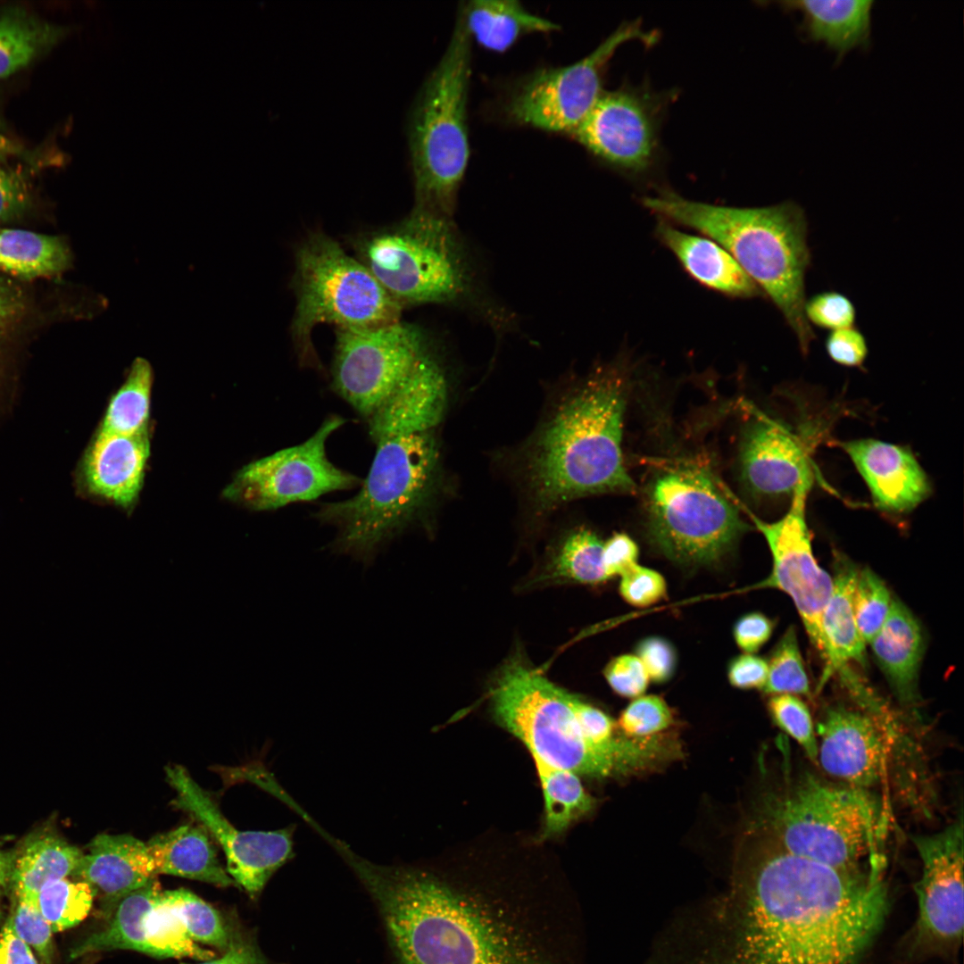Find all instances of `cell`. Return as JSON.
<instances>
[{
    "label": "cell",
    "mask_w": 964,
    "mask_h": 964,
    "mask_svg": "<svg viewBox=\"0 0 964 964\" xmlns=\"http://www.w3.org/2000/svg\"><path fill=\"white\" fill-rule=\"evenodd\" d=\"M87 848L71 877L101 895L108 915L123 896L157 876L146 843L130 835L100 834Z\"/></svg>",
    "instance_id": "obj_22"
},
{
    "label": "cell",
    "mask_w": 964,
    "mask_h": 964,
    "mask_svg": "<svg viewBox=\"0 0 964 964\" xmlns=\"http://www.w3.org/2000/svg\"><path fill=\"white\" fill-rule=\"evenodd\" d=\"M620 577L619 594L630 605L650 606L662 600L667 594V584L663 576L638 563Z\"/></svg>",
    "instance_id": "obj_45"
},
{
    "label": "cell",
    "mask_w": 964,
    "mask_h": 964,
    "mask_svg": "<svg viewBox=\"0 0 964 964\" xmlns=\"http://www.w3.org/2000/svg\"><path fill=\"white\" fill-rule=\"evenodd\" d=\"M809 429L758 415L744 428L739 449L740 475L745 488L757 497L792 495L813 485Z\"/></svg>",
    "instance_id": "obj_20"
},
{
    "label": "cell",
    "mask_w": 964,
    "mask_h": 964,
    "mask_svg": "<svg viewBox=\"0 0 964 964\" xmlns=\"http://www.w3.org/2000/svg\"><path fill=\"white\" fill-rule=\"evenodd\" d=\"M544 798V835L562 832L572 821L590 811L593 798L585 791L578 774L535 762Z\"/></svg>",
    "instance_id": "obj_35"
},
{
    "label": "cell",
    "mask_w": 964,
    "mask_h": 964,
    "mask_svg": "<svg viewBox=\"0 0 964 964\" xmlns=\"http://www.w3.org/2000/svg\"><path fill=\"white\" fill-rule=\"evenodd\" d=\"M778 774L763 790L746 829L778 848L835 867L885 866L887 819L870 790L794 765L786 739Z\"/></svg>",
    "instance_id": "obj_4"
},
{
    "label": "cell",
    "mask_w": 964,
    "mask_h": 964,
    "mask_svg": "<svg viewBox=\"0 0 964 964\" xmlns=\"http://www.w3.org/2000/svg\"><path fill=\"white\" fill-rule=\"evenodd\" d=\"M673 720L672 711L661 697L641 695L621 712L617 727L627 737L647 738L669 728Z\"/></svg>",
    "instance_id": "obj_42"
},
{
    "label": "cell",
    "mask_w": 964,
    "mask_h": 964,
    "mask_svg": "<svg viewBox=\"0 0 964 964\" xmlns=\"http://www.w3.org/2000/svg\"><path fill=\"white\" fill-rule=\"evenodd\" d=\"M9 312V303L4 293L0 288V320H3Z\"/></svg>",
    "instance_id": "obj_57"
},
{
    "label": "cell",
    "mask_w": 964,
    "mask_h": 964,
    "mask_svg": "<svg viewBox=\"0 0 964 964\" xmlns=\"http://www.w3.org/2000/svg\"><path fill=\"white\" fill-rule=\"evenodd\" d=\"M345 420L328 417L308 439L244 466L223 496L254 511H271L292 503L360 486L362 479L329 461L326 443Z\"/></svg>",
    "instance_id": "obj_14"
},
{
    "label": "cell",
    "mask_w": 964,
    "mask_h": 964,
    "mask_svg": "<svg viewBox=\"0 0 964 964\" xmlns=\"http://www.w3.org/2000/svg\"><path fill=\"white\" fill-rule=\"evenodd\" d=\"M661 220L694 229L723 246L783 314L807 355L816 335L804 315L810 264L807 220L793 202L732 207L693 201L671 191L644 196Z\"/></svg>",
    "instance_id": "obj_6"
},
{
    "label": "cell",
    "mask_w": 964,
    "mask_h": 964,
    "mask_svg": "<svg viewBox=\"0 0 964 964\" xmlns=\"http://www.w3.org/2000/svg\"><path fill=\"white\" fill-rule=\"evenodd\" d=\"M189 964V963H181ZM197 964H269L256 945L242 935H232L230 943L220 958L201 960Z\"/></svg>",
    "instance_id": "obj_54"
},
{
    "label": "cell",
    "mask_w": 964,
    "mask_h": 964,
    "mask_svg": "<svg viewBox=\"0 0 964 964\" xmlns=\"http://www.w3.org/2000/svg\"><path fill=\"white\" fill-rule=\"evenodd\" d=\"M635 40L650 45L656 35L645 31L640 21L624 22L579 61L530 74L509 97V118L519 125L572 135L604 91L608 62L622 45Z\"/></svg>",
    "instance_id": "obj_12"
},
{
    "label": "cell",
    "mask_w": 964,
    "mask_h": 964,
    "mask_svg": "<svg viewBox=\"0 0 964 964\" xmlns=\"http://www.w3.org/2000/svg\"><path fill=\"white\" fill-rule=\"evenodd\" d=\"M165 775L176 792L172 805L191 814L220 844L229 875L251 896L258 895L270 877L294 858L295 824L272 831L238 830L183 766L169 765Z\"/></svg>",
    "instance_id": "obj_17"
},
{
    "label": "cell",
    "mask_w": 964,
    "mask_h": 964,
    "mask_svg": "<svg viewBox=\"0 0 964 964\" xmlns=\"http://www.w3.org/2000/svg\"><path fill=\"white\" fill-rule=\"evenodd\" d=\"M28 203L29 194L22 180L0 168V222L21 214Z\"/></svg>",
    "instance_id": "obj_52"
},
{
    "label": "cell",
    "mask_w": 964,
    "mask_h": 964,
    "mask_svg": "<svg viewBox=\"0 0 964 964\" xmlns=\"http://www.w3.org/2000/svg\"><path fill=\"white\" fill-rule=\"evenodd\" d=\"M12 860V851H6L0 846V902L5 893L10 892ZM2 918L3 912L0 905V919Z\"/></svg>",
    "instance_id": "obj_55"
},
{
    "label": "cell",
    "mask_w": 964,
    "mask_h": 964,
    "mask_svg": "<svg viewBox=\"0 0 964 964\" xmlns=\"http://www.w3.org/2000/svg\"><path fill=\"white\" fill-rule=\"evenodd\" d=\"M353 249L402 309L456 303L473 291L470 258L451 217L414 206L400 222L357 237Z\"/></svg>",
    "instance_id": "obj_8"
},
{
    "label": "cell",
    "mask_w": 964,
    "mask_h": 964,
    "mask_svg": "<svg viewBox=\"0 0 964 964\" xmlns=\"http://www.w3.org/2000/svg\"><path fill=\"white\" fill-rule=\"evenodd\" d=\"M810 488L800 487L792 496L787 512L778 520L765 522L752 515L763 535L772 556L770 574L759 586L788 594L802 619L808 636L827 662V647L821 629L823 611L833 591V578L816 561L811 535L806 522L805 506Z\"/></svg>",
    "instance_id": "obj_16"
},
{
    "label": "cell",
    "mask_w": 964,
    "mask_h": 964,
    "mask_svg": "<svg viewBox=\"0 0 964 964\" xmlns=\"http://www.w3.org/2000/svg\"><path fill=\"white\" fill-rule=\"evenodd\" d=\"M153 378L151 364L136 358L125 381L111 398L98 430L121 435L147 433Z\"/></svg>",
    "instance_id": "obj_34"
},
{
    "label": "cell",
    "mask_w": 964,
    "mask_h": 964,
    "mask_svg": "<svg viewBox=\"0 0 964 964\" xmlns=\"http://www.w3.org/2000/svg\"><path fill=\"white\" fill-rule=\"evenodd\" d=\"M834 567L833 591L821 618L827 662L818 686L819 690L835 675H839L846 686L857 677L849 664L855 661L864 665L866 661V643L858 629L853 610L859 570L842 555L835 557Z\"/></svg>",
    "instance_id": "obj_24"
},
{
    "label": "cell",
    "mask_w": 964,
    "mask_h": 964,
    "mask_svg": "<svg viewBox=\"0 0 964 964\" xmlns=\"http://www.w3.org/2000/svg\"><path fill=\"white\" fill-rule=\"evenodd\" d=\"M204 827L183 825L146 843L156 875L166 874L220 886L235 885L221 867Z\"/></svg>",
    "instance_id": "obj_29"
},
{
    "label": "cell",
    "mask_w": 964,
    "mask_h": 964,
    "mask_svg": "<svg viewBox=\"0 0 964 964\" xmlns=\"http://www.w3.org/2000/svg\"><path fill=\"white\" fill-rule=\"evenodd\" d=\"M663 97L643 87L603 91L571 135L593 155L628 175L653 165Z\"/></svg>",
    "instance_id": "obj_18"
},
{
    "label": "cell",
    "mask_w": 964,
    "mask_h": 964,
    "mask_svg": "<svg viewBox=\"0 0 964 964\" xmlns=\"http://www.w3.org/2000/svg\"><path fill=\"white\" fill-rule=\"evenodd\" d=\"M625 409L626 376L617 365L592 373L560 403L538 435L528 464L543 507L635 492L621 447Z\"/></svg>",
    "instance_id": "obj_5"
},
{
    "label": "cell",
    "mask_w": 964,
    "mask_h": 964,
    "mask_svg": "<svg viewBox=\"0 0 964 964\" xmlns=\"http://www.w3.org/2000/svg\"><path fill=\"white\" fill-rule=\"evenodd\" d=\"M893 598L884 581L871 569L859 570L853 595L856 624L865 643L880 630Z\"/></svg>",
    "instance_id": "obj_40"
},
{
    "label": "cell",
    "mask_w": 964,
    "mask_h": 964,
    "mask_svg": "<svg viewBox=\"0 0 964 964\" xmlns=\"http://www.w3.org/2000/svg\"><path fill=\"white\" fill-rule=\"evenodd\" d=\"M869 644L898 702L915 711L919 702L918 681L924 652L918 621L902 602L893 599L885 623Z\"/></svg>",
    "instance_id": "obj_25"
},
{
    "label": "cell",
    "mask_w": 964,
    "mask_h": 964,
    "mask_svg": "<svg viewBox=\"0 0 964 964\" xmlns=\"http://www.w3.org/2000/svg\"><path fill=\"white\" fill-rule=\"evenodd\" d=\"M446 403L445 372L431 351L367 418L376 449L358 493L315 513L337 529L331 551L370 566L420 516L437 485L436 428Z\"/></svg>",
    "instance_id": "obj_3"
},
{
    "label": "cell",
    "mask_w": 964,
    "mask_h": 964,
    "mask_svg": "<svg viewBox=\"0 0 964 964\" xmlns=\"http://www.w3.org/2000/svg\"><path fill=\"white\" fill-rule=\"evenodd\" d=\"M768 709L773 721L817 761L818 740L808 706L794 694H782L769 700Z\"/></svg>",
    "instance_id": "obj_41"
},
{
    "label": "cell",
    "mask_w": 964,
    "mask_h": 964,
    "mask_svg": "<svg viewBox=\"0 0 964 964\" xmlns=\"http://www.w3.org/2000/svg\"><path fill=\"white\" fill-rule=\"evenodd\" d=\"M898 733L865 711L829 706L817 727V761L835 781L869 790L884 777Z\"/></svg>",
    "instance_id": "obj_19"
},
{
    "label": "cell",
    "mask_w": 964,
    "mask_h": 964,
    "mask_svg": "<svg viewBox=\"0 0 964 964\" xmlns=\"http://www.w3.org/2000/svg\"><path fill=\"white\" fill-rule=\"evenodd\" d=\"M577 696L518 655L500 668L490 690L496 721L527 746L535 762L596 777L620 771L611 755L586 737Z\"/></svg>",
    "instance_id": "obj_9"
},
{
    "label": "cell",
    "mask_w": 964,
    "mask_h": 964,
    "mask_svg": "<svg viewBox=\"0 0 964 964\" xmlns=\"http://www.w3.org/2000/svg\"><path fill=\"white\" fill-rule=\"evenodd\" d=\"M921 860L914 889L918 917L910 950L921 955L949 956L962 943L964 927L962 810L943 829L910 836Z\"/></svg>",
    "instance_id": "obj_15"
},
{
    "label": "cell",
    "mask_w": 964,
    "mask_h": 964,
    "mask_svg": "<svg viewBox=\"0 0 964 964\" xmlns=\"http://www.w3.org/2000/svg\"><path fill=\"white\" fill-rule=\"evenodd\" d=\"M872 1L800 0L785 1L787 9L799 10L808 35L840 53L866 41L869 34Z\"/></svg>",
    "instance_id": "obj_31"
},
{
    "label": "cell",
    "mask_w": 964,
    "mask_h": 964,
    "mask_svg": "<svg viewBox=\"0 0 964 964\" xmlns=\"http://www.w3.org/2000/svg\"><path fill=\"white\" fill-rule=\"evenodd\" d=\"M471 40L457 14L449 44L419 92L408 145L415 204L453 217L470 158L468 96Z\"/></svg>",
    "instance_id": "obj_7"
},
{
    "label": "cell",
    "mask_w": 964,
    "mask_h": 964,
    "mask_svg": "<svg viewBox=\"0 0 964 964\" xmlns=\"http://www.w3.org/2000/svg\"><path fill=\"white\" fill-rule=\"evenodd\" d=\"M656 235L702 286L735 298L763 295L734 257L714 240L680 230L663 220L656 227Z\"/></svg>",
    "instance_id": "obj_26"
},
{
    "label": "cell",
    "mask_w": 964,
    "mask_h": 964,
    "mask_svg": "<svg viewBox=\"0 0 964 964\" xmlns=\"http://www.w3.org/2000/svg\"><path fill=\"white\" fill-rule=\"evenodd\" d=\"M0 964H38L31 948L13 930L9 918L0 929Z\"/></svg>",
    "instance_id": "obj_53"
},
{
    "label": "cell",
    "mask_w": 964,
    "mask_h": 964,
    "mask_svg": "<svg viewBox=\"0 0 964 964\" xmlns=\"http://www.w3.org/2000/svg\"><path fill=\"white\" fill-rule=\"evenodd\" d=\"M150 454L149 433L121 435L97 431L82 463L89 493L128 509L143 486Z\"/></svg>",
    "instance_id": "obj_23"
},
{
    "label": "cell",
    "mask_w": 964,
    "mask_h": 964,
    "mask_svg": "<svg viewBox=\"0 0 964 964\" xmlns=\"http://www.w3.org/2000/svg\"><path fill=\"white\" fill-rule=\"evenodd\" d=\"M21 149L12 141L0 133V156L18 154Z\"/></svg>",
    "instance_id": "obj_56"
},
{
    "label": "cell",
    "mask_w": 964,
    "mask_h": 964,
    "mask_svg": "<svg viewBox=\"0 0 964 964\" xmlns=\"http://www.w3.org/2000/svg\"><path fill=\"white\" fill-rule=\"evenodd\" d=\"M162 889L155 878L123 896L102 930L76 944L70 959L111 950H133L160 958L157 921L153 910Z\"/></svg>",
    "instance_id": "obj_27"
},
{
    "label": "cell",
    "mask_w": 964,
    "mask_h": 964,
    "mask_svg": "<svg viewBox=\"0 0 964 964\" xmlns=\"http://www.w3.org/2000/svg\"><path fill=\"white\" fill-rule=\"evenodd\" d=\"M557 578L594 585L608 580L603 562V542L593 531L579 528L561 544L553 564Z\"/></svg>",
    "instance_id": "obj_37"
},
{
    "label": "cell",
    "mask_w": 964,
    "mask_h": 964,
    "mask_svg": "<svg viewBox=\"0 0 964 964\" xmlns=\"http://www.w3.org/2000/svg\"><path fill=\"white\" fill-rule=\"evenodd\" d=\"M431 351L416 325L400 320L362 328H337L335 391L366 419Z\"/></svg>",
    "instance_id": "obj_13"
},
{
    "label": "cell",
    "mask_w": 964,
    "mask_h": 964,
    "mask_svg": "<svg viewBox=\"0 0 964 964\" xmlns=\"http://www.w3.org/2000/svg\"><path fill=\"white\" fill-rule=\"evenodd\" d=\"M604 677L611 689L620 696L637 698L646 691L649 676L635 654L613 658L605 667Z\"/></svg>",
    "instance_id": "obj_46"
},
{
    "label": "cell",
    "mask_w": 964,
    "mask_h": 964,
    "mask_svg": "<svg viewBox=\"0 0 964 964\" xmlns=\"http://www.w3.org/2000/svg\"><path fill=\"white\" fill-rule=\"evenodd\" d=\"M12 853L10 892L33 902L47 883L71 877L83 854L50 828L29 835Z\"/></svg>",
    "instance_id": "obj_28"
},
{
    "label": "cell",
    "mask_w": 964,
    "mask_h": 964,
    "mask_svg": "<svg viewBox=\"0 0 964 964\" xmlns=\"http://www.w3.org/2000/svg\"><path fill=\"white\" fill-rule=\"evenodd\" d=\"M647 529L665 556L685 564L713 562L746 530L740 514L702 469H665L646 492Z\"/></svg>",
    "instance_id": "obj_11"
},
{
    "label": "cell",
    "mask_w": 964,
    "mask_h": 964,
    "mask_svg": "<svg viewBox=\"0 0 964 964\" xmlns=\"http://www.w3.org/2000/svg\"><path fill=\"white\" fill-rule=\"evenodd\" d=\"M162 897L175 910L194 942L228 949L232 935L209 903L185 889L162 891Z\"/></svg>",
    "instance_id": "obj_38"
},
{
    "label": "cell",
    "mask_w": 964,
    "mask_h": 964,
    "mask_svg": "<svg viewBox=\"0 0 964 964\" xmlns=\"http://www.w3.org/2000/svg\"><path fill=\"white\" fill-rule=\"evenodd\" d=\"M836 445L851 459L879 511L908 513L930 495L929 478L909 447L875 438Z\"/></svg>",
    "instance_id": "obj_21"
},
{
    "label": "cell",
    "mask_w": 964,
    "mask_h": 964,
    "mask_svg": "<svg viewBox=\"0 0 964 964\" xmlns=\"http://www.w3.org/2000/svg\"><path fill=\"white\" fill-rule=\"evenodd\" d=\"M291 332L300 359L317 364L311 336L322 323L374 328L400 320L402 308L368 269L330 237L315 233L298 248Z\"/></svg>",
    "instance_id": "obj_10"
},
{
    "label": "cell",
    "mask_w": 964,
    "mask_h": 964,
    "mask_svg": "<svg viewBox=\"0 0 964 964\" xmlns=\"http://www.w3.org/2000/svg\"><path fill=\"white\" fill-rule=\"evenodd\" d=\"M65 29L21 8L0 11V79L32 62L55 46Z\"/></svg>",
    "instance_id": "obj_32"
},
{
    "label": "cell",
    "mask_w": 964,
    "mask_h": 964,
    "mask_svg": "<svg viewBox=\"0 0 964 964\" xmlns=\"http://www.w3.org/2000/svg\"><path fill=\"white\" fill-rule=\"evenodd\" d=\"M774 622L765 614L754 611L741 616L733 627L736 645L744 652L754 654L770 638Z\"/></svg>",
    "instance_id": "obj_49"
},
{
    "label": "cell",
    "mask_w": 964,
    "mask_h": 964,
    "mask_svg": "<svg viewBox=\"0 0 964 964\" xmlns=\"http://www.w3.org/2000/svg\"><path fill=\"white\" fill-rule=\"evenodd\" d=\"M804 315L810 325L834 331L854 327L856 309L844 294L827 291L806 299Z\"/></svg>",
    "instance_id": "obj_44"
},
{
    "label": "cell",
    "mask_w": 964,
    "mask_h": 964,
    "mask_svg": "<svg viewBox=\"0 0 964 964\" xmlns=\"http://www.w3.org/2000/svg\"><path fill=\"white\" fill-rule=\"evenodd\" d=\"M71 253L57 237L23 229H0V268L22 278L59 273L70 265Z\"/></svg>",
    "instance_id": "obj_33"
},
{
    "label": "cell",
    "mask_w": 964,
    "mask_h": 964,
    "mask_svg": "<svg viewBox=\"0 0 964 964\" xmlns=\"http://www.w3.org/2000/svg\"><path fill=\"white\" fill-rule=\"evenodd\" d=\"M636 655L643 663L650 680L662 684L672 678L677 666L673 644L661 636H648L636 646Z\"/></svg>",
    "instance_id": "obj_47"
},
{
    "label": "cell",
    "mask_w": 964,
    "mask_h": 964,
    "mask_svg": "<svg viewBox=\"0 0 964 964\" xmlns=\"http://www.w3.org/2000/svg\"><path fill=\"white\" fill-rule=\"evenodd\" d=\"M457 14L471 42L496 53L507 51L523 36L559 29L516 0H473L463 3Z\"/></svg>",
    "instance_id": "obj_30"
},
{
    "label": "cell",
    "mask_w": 964,
    "mask_h": 964,
    "mask_svg": "<svg viewBox=\"0 0 964 964\" xmlns=\"http://www.w3.org/2000/svg\"><path fill=\"white\" fill-rule=\"evenodd\" d=\"M9 919L17 935L37 952L45 964H51L54 957V932L35 902L13 899L12 912Z\"/></svg>",
    "instance_id": "obj_43"
},
{
    "label": "cell",
    "mask_w": 964,
    "mask_h": 964,
    "mask_svg": "<svg viewBox=\"0 0 964 964\" xmlns=\"http://www.w3.org/2000/svg\"><path fill=\"white\" fill-rule=\"evenodd\" d=\"M762 691L775 694H810L794 627L787 628L771 652L768 677Z\"/></svg>",
    "instance_id": "obj_39"
},
{
    "label": "cell",
    "mask_w": 964,
    "mask_h": 964,
    "mask_svg": "<svg viewBox=\"0 0 964 964\" xmlns=\"http://www.w3.org/2000/svg\"><path fill=\"white\" fill-rule=\"evenodd\" d=\"M825 349L833 362L848 368H862L868 353L864 335L855 327L830 331Z\"/></svg>",
    "instance_id": "obj_48"
},
{
    "label": "cell",
    "mask_w": 964,
    "mask_h": 964,
    "mask_svg": "<svg viewBox=\"0 0 964 964\" xmlns=\"http://www.w3.org/2000/svg\"><path fill=\"white\" fill-rule=\"evenodd\" d=\"M638 546L624 533H615L603 543V562L608 577L611 578L622 575L637 563Z\"/></svg>",
    "instance_id": "obj_51"
},
{
    "label": "cell",
    "mask_w": 964,
    "mask_h": 964,
    "mask_svg": "<svg viewBox=\"0 0 964 964\" xmlns=\"http://www.w3.org/2000/svg\"><path fill=\"white\" fill-rule=\"evenodd\" d=\"M346 865L377 902L403 964H574L571 905L447 880L409 865Z\"/></svg>",
    "instance_id": "obj_1"
},
{
    "label": "cell",
    "mask_w": 964,
    "mask_h": 964,
    "mask_svg": "<svg viewBox=\"0 0 964 964\" xmlns=\"http://www.w3.org/2000/svg\"><path fill=\"white\" fill-rule=\"evenodd\" d=\"M736 869L730 964H860L888 914L883 866L835 867L744 829Z\"/></svg>",
    "instance_id": "obj_2"
},
{
    "label": "cell",
    "mask_w": 964,
    "mask_h": 964,
    "mask_svg": "<svg viewBox=\"0 0 964 964\" xmlns=\"http://www.w3.org/2000/svg\"><path fill=\"white\" fill-rule=\"evenodd\" d=\"M95 896L87 883L65 877L44 885L35 904L55 933L79 924L89 913Z\"/></svg>",
    "instance_id": "obj_36"
},
{
    "label": "cell",
    "mask_w": 964,
    "mask_h": 964,
    "mask_svg": "<svg viewBox=\"0 0 964 964\" xmlns=\"http://www.w3.org/2000/svg\"><path fill=\"white\" fill-rule=\"evenodd\" d=\"M768 677V661L754 654L744 653L734 657L727 665V678L739 689H761Z\"/></svg>",
    "instance_id": "obj_50"
}]
</instances>
